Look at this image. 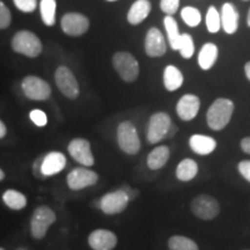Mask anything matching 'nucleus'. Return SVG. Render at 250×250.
<instances>
[{
  "label": "nucleus",
  "mask_w": 250,
  "mask_h": 250,
  "mask_svg": "<svg viewBox=\"0 0 250 250\" xmlns=\"http://www.w3.org/2000/svg\"><path fill=\"white\" fill-rule=\"evenodd\" d=\"M190 210L192 214L201 220L210 221L213 220L220 214V203L217 198L208 193H201L196 196L190 204Z\"/></svg>",
  "instance_id": "nucleus-3"
},
{
  "label": "nucleus",
  "mask_w": 250,
  "mask_h": 250,
  "mask_svg": "<svg viewBox=\"0 0 250 250\" xmlns=\"http://www.w3.org/2000/svg\"><path fill=\"white\" fill-rule=\"evenodd\" d=\"M179 132V126H177L176 124H171V126H170V129H169V132H168V134H167V139H171V138H174L175 136H176V133Z\"/></svg>",
  "instance_id": "nucleus-39"
},
{
  "label": "nucleus",
  "mask_w": 250,
  "mask_h": 250,
  "mask_svg": "<svg viewBox=\"0 0 250 250\" xmlns=\"http://www.w3.org/2000/svg\"><path fill=\"white\" fill-rule=\"evenodd\" d=\"M240 148L242 149L243 153L250 155V136L243 137L241 142H240Z\"/></svg>",
  "instance_id": "nucleus-37"
},
{
  "label": "nucleus",
  "mask_w": 250,
  "mask_h": 250,
  "mask_svg": "<svg viewBox=\"0 0 250 250\" xmlns=\"http://www.w3.org/2000/svg\"><path fill=\"white\" fill-rule=\"evenodd\" d=\"M145 52L151 58H160L167 52V42L159 28L152 27L146 33Z\"/></svg>",
  "instance_id": "nucleus-12"
},
{
  "label": "nucleus",
  "mask_w": 250,
  "mask_h": 250,
  "mask_svg": "<svg viewBox=\"0 0 250 250\" xmlns=\"http://www.w3.org/2000/svg\"><path fill=\"white\" fill-rule=\"evenodd\" d=\"M180 8V0H160V9L166 15L174 17Z\"/></svg>",
  "instance_id": "nucleus-32"
},
{
  "label": "nucleus",
  "mask_w": 250,
  "mask_h": 250,
  "mask_svg": "<svg viewBox=\"0 0 250 250\" xmlns=\"http://www.w3.org/2000/svg\"><path fill=\"white\" fill-rule=\"evenodd\" d=\"M221 18V28L227 35H234L239 29L240 14L236 9V6L233 2H225L221 6L220 11Z\"/></svg>",
  "instance_id": "nucleus-17"
},
{
  "label": "nucleus",
  "mask_w": 250,
  "mask_h": 250,
  "mask_svg": "<svg viewBox=\"0 0 250 250\" xmlns=\"http://www.w3.org/2000/svg\"><path fill=\"white\" fill-rule=\"evenodd\" d=\"M107 1H110L111 2V1H117V0H107Z\"/></svg>",
  "instance_id": "nucleus-44"
},
{
  "label": "nucleus",
  "mask_w": 250,
  "mask_h": 250,
  "mask_svg": "<svg viewBox=\"0 0 250 250\" xmlns=\"http://www.w3.org/2000/svg\"><path fill=\"white\" fill-rule=\"evenodd\" d=\"M167 245L169 250H199V247L195 240L183 235L170 236Z\"/></svg>",
  "instance_id": "nucleus-26"
},
{
  "label": "nucleus",
  "mask_w": 250,
  "mask_h": 250,
  "mask_svg": "<svg viewBox=\"0 0 250 250\" xmlns=\"http://www.w3.org/2000/svg\"><path fill=\"white\" fill-rule=\"evenodd\" d=\"M219 58V48L213 42H206L202 45L198 52V66L203 71H210Z\"/></svg>",
  "instance_id": "nucleus-20"
},
{
  "label": "nucleus",
  "mask_w": 250,
  "mask_h": 250,
  "mask_svg": "<svg viewBox=\"0 0 250 250\" xmlns=\"http://www.w3.org/2000/svg\"><path fill=\"white\" fill-rule=\"evenodd\" d=\"M243 70H245V76L248 81H250V61H248L245 64V67H243Z\"/></svg>",
  "instance_id": "nucleus-40"
},
{
  "label": "nucleus",
  "mask_w": 250,
  "mask_h": 250,
  "mask_svg": "<svg viewBox=\"0 0 250 250\" xmlns=\"http://www.w3.org/2000/svg\"><path fill=\"white\" fill-rule=\"evenodd\" d=\"M21 86L24 95L34 101H45L51 95V87L46 81L39 77H26Z\"/></svg>",
  "instance_id": "nucleus-9"
},
{
  "label": "nucleus",
  "mask_w": 250,
  "mask_h": 250,
  "mask_svg": "<svg viewBox=\"0 0 250 250\" xmlns=\"http://www.w3.org/2000/svg\"><path fill=\"white\" fill-rule=\"evenodd\" d=\"M195 42H193L192 36L189 33H183L181 37V42L179 45V50L181 57L184 59H191L192 56L195 55Z\"/></svg>",
  "instance_id": "nucleus-31"
},
{
  "label": "nucleus",
  "mask_w": 250,
  "mask_h": 250,
  "mask_svg": "<svg viewBox=\"0 0 250 250\" xmlns=\"http://www.w3.org/2000/svg\"><path fill=\"white\" fill-rule=\"evenodd\" d=\"M217 140L208 134L195 133L190 136L189 147L197 155H210L217 149Z\"/></svg>",
  "instance_id": "nucleus-18"
},
{
  "label": "nucleus",
  "mask_w": 250,
  "mask_h": 250,
  "mask_svg": "<svg viewBox=\"0 0 250 250\" xmlns=\"http://www.w3.org/2000/svg\"><path fill=\"white\" fill-rule=\"evenodd\" d=\"M199 167L196 160L190 158H186L180 161L177 165L176 170H175V176L181 182H190L192 181L198 174Z\"/></svg>",
  "instance_id": "nucleus-24"
},
{
  "label": "nucleus",
  "mask_w": 250,
  "mask_h": 250,
  "mask_svg": "<svg viewBox=\"0 0 250 250\" xmlns=\"http://www.w3.org/2000/svg\"><path fill=\"white\" fill-rule=\"evenodd\" d=\"M56 85L68 99H77L79 95V83L70 68L61 66L56 71Z\"/></svg>",
  "instance_id": "nucleus-11"
},
{
  "label": "nucleus",
  "mask_w": 250,
  "mask_h": 250,
  "mask_svg": "<svg viewBox=\"0 0 250 250\" xmlns=\"http://www.w3.org/2000/svg\"><path fill=\"white\" fill-rule=\"evenodd\" d=\"M170 158V149L166 145H159L153 148L147 155V167L151 170H160L167 165Z\"/></svg>",
  "instance_id": "nucleus-23"
},
{
  "label": "nucleus",
  "mask_w": 250,
  "mask_h": 250,
  "mask_svg": "<svg viewBox=\"0 0 250 250\" xmlns=\"http://www.w3.org/2000/svg\"><path fill=\"white\" fill-rule=\"evenodd\" d=\"M164 27L166 34H167L168 44H169L170 49L174 50V51H177L181 42V37H182V33L180 31L176 19L170 17V15H166L164 18Z\"/></svg>",
  "instance_id": "nucleus-25"
},
{
  "label": "nucleus",
  "mask_w": 250,
  "mask_h": 250,
  "mask_svg": "<svg viewBox=\"0 0 250 250\" xmlns=\"http://www.w3.org/2000/svg\"><path fill=\"white\" fill-rule=\"evenodd\" d=\"M2 201L12 210H21L27 205V198L17 190H7L2 195Z\"/></svg>",
  "instance_id": "nucleus-27"
},
{
  "label": "nucleus",
  "mask_w": 250,
  "mask_h": 250,
  "mask_svg": "<svg viewBox=\"0 0 250 250\" xmlns=\"http://www.w3.org/2000/svg\"><path fill=\"white\" fill-rule=\"evenodd\" d=\"M162 79H164L165 88L170 93L179 90L184 83V76L182 71L171 64L165 67Z\"/></svg>",
  "instance_id": "nucleus-22"
},
{
  "label": "nucleus",
  "mask_w": 250,
  "mask_h": 250,
  "mask_svg": "<svg viewBox=\"0 0 250 250\" xmlns=\"http://www.w3.org/2000/svg\"><path fill=\"white\" fill-rule=\"evenodd\" d=\"M112 65L125 83H133L139 76V62L130 52H116L112 57Z\"/></svg>",
  "instance_id": "nucleus-5"
},
{
  "label": "nucleus",
  "mask_w": 250,
  "mask_h": 250,
  "mask_svg": "<svg viewBox=\"0 0 250 250\" xmlns=\"http://www.w3.org/2000/svg\"><path fill=\"white\" fill-rule=\"evenodd\" d=\"M247 26L250 28V8L248 9V14H247Z\"/></svg>",
  "instance_id": "nucleus-42"
},
{
  "label": "nucleus",
  "mask_w": 250,
  "mask_h": 250,
  "mask_svg": "<svg viewBox=\"0 0 250 250\" xmlns=\"http://www.w3.org/2000/svg\"><path fill=\"white\" fill-rule=\"evenodd\" d=\"M11 12L6 7L4 2L0 0V29H5L11 24Z\"/></svg>",
  "instance_id": "nucleus-34"
},
{
  "label": "nucleus",
  "mask_w": 250,
  "mask_h": 250,
  "mask_svg": "<svg viewBox=\"0 0 250 250\" xmlns=\"http://www.w3.org/2000/svg\"><path fill=\"white\" fill-rule=\"evenodd\" d=\"M117 241L116 234L108 229H95L88 236V245L93 250H112Z\"/></svg>",
  "instance_id": "nucleus-16"
},
{
  "label": "nucleus",
  "mask_w": 250,
  "mask_h": 250,
  "mask_svg": "<svg viewBox=\"0 0 250 250\" xmlns=\"http://www.w3.org/2000/svg\"><path fill=\"white\" fill-rule=\"evenodd\" d=\"M29 117L31 122L40 127L45 126V125L48 124V117H46V114L44 111L40 110V109H34V110H31Z\"/></svg>",
  "instance_id": "nucleus-33"
},
{
  "label": "nucleus",
  "mask_w": 250,
  "mask_h": 250,
  "mask_svg": "<svg viewBox=\"0 0 250 250\" xmlns=\"http://www.w3.org/2000/svg\"><path fill=\"white\" fill-rule=\"evenodd\" d=\"M99 175L87 168H76L67 175V186L71 190H83L98 183Z\"/></svg>",
  "instance_id": "nucleus-13"
},
{
  "label": "nucleus",
  "mask_w": 250,
  "mask_h": 250,
  "mask_svg": "<svg viewBox=\"0 0 250 250\" xmlns=\"http://www.w3.org/2000/svg\"><path fill=\"white\" fill-rule=\"evenodd\" d=\"M5 179V174H4V171H2L1 169H0V181H2Z\"/></svg>",
  "instance_id": "nucleus-43"
},
{
  "label": "nucleus",
  "mask_w": 250,
  "mask_h": 250,
  "mask_svg": "<svg viewBox=\"0 0 250 250\" xmlns=\"http://www.w3.org/2000/svg\"><path fill=\"white\" fill-rule=\"evenodd\" d=\"M42 159L43 156L42 158L37 159V160L34 162V174H35L37 177L42 176V173H41V164H42Z\"/></svg>",
  "instance_id": "nucleus-38"
},
{
  "label": "nucleus",
  "mask_w": 250,
  "mask_h": 250,
  "mask_svg": "<svg viewBox=\"0 0 250 250\" xmlns=\"http://www.w3.org/2000/svg\"><path fill=\"white\" fill-rule=\"evenodd\" d=\"M6 132H7V130H6L5 124L0 121V139L4 138V137L6 136Z\"/></svg>",
  "instance_id": "nucleus-41"
},
{
  "label": "nucleus",
  "mask_w": 250,
  "mask_h": 250,
  "mask_svg": "<svg viewBox=\"0 0 250 250\" xmlns=\"http://www.w3.org/2000/svg\"><path fill=\"white\" fill-rule=\"evenodd\" d=\"M181 18H182L183 22L190 28L198 27L203 20L202 12L193 6H184L181 9Z\"/></svg>",
  "instance_id": "nucleus-28"
},
{
  "label": "nucleus",
  "mask_w": 250,
  "mask_h": 250,
  "mask_svg": "<svg viewBox=\"0 0 250 250\" xmlns=\"http://www.w3.org/2000/svg\"><path fill=\"white\" fill-rule=\"evenodd\" d=\"M68 153L72 158L80 165L86 167H92L94 165V155L90 148V143L83 138H76L68 144Z\"/></svg>",
  "instance_id": "nucleus-15"
},
{
  "label": "nucleus",
  "mask_w": 250,
  "mask_h": 250,
  "mask_svg": "<svg viewBox=\"0 0 250 250\" xmlns=\"http://www.w3.org/2000/svg\"><path fill=\"white\" fill-rule=\"evenodd\" d=\"M117 144L125 154L134 155L140 151L139 134L132 122L124 121L117 127Z\"/></svg>",
  "instance_id": "nucleus-4"
},
{
  "label": "nucleus",
  "mask_w": 250,
  "mask_h": 250,
  "mask_svg": "<svg viewBox=\"0 0 250 250\" xmlns=\"http://www.w3.org/2000/svg\"><path fill=\"white\" fill-rule=\"evenodd\" d=\"M12 48L18 54L34 58L42 52V43L35 34L28 30H22L15 34L12 40Z\"/></svg>",
  "instance_id": "nucleus-6"
},
{
  "label": "nucleus",
  "mask_w": 250,
  "mask_h": 250,
  "mask_svg": "<svg viewBox=\"0 0 250 250\" xmlns=\"http://www.w3.org/2000/svg\"><path fill=\"white\" fill-rule=\"evenodd\" d=\"M66 166V158L61 152H51L43 156L41 164V173L42 176H52L64 169Z\"/></svg>",
  "instance_id": "nucleus-19"
},
{
  "label": "nucleus",
  "mask_w": 250,
  "mask_h": 250,
  "mask_svg": "<svg viewBox=\"0 0 250 250\" xmlns=\"http://www.w3.org/2000/svg\"><path fill=\"white\" fill-rule=\"evenodd\" d=\"M56 221V214L48 206H40L34 212L30 221L31 235L35 239H43L48 233L49 227Z\"/></svg>",
  "instance_id": "nucleus-7"
},
{
  "label": "nucleus",
  "mask_w": 250,
  "mask_h": 250,
  "mask_svg": "<svg viewBox=\"0 0 250 250\" xmlns=\"http://www.w3.org/2000/svg\"><path fill=\"white\" fill-rule=\"evenodd\" d=\"M205 24L206 29L208 33L211 34H217L221 29V18H220V12L218 11L215 6H210L208 8L205 15Z\"/></svg>",
  "instance_id": "nucleus-30"
},
{
  "label": "nucleus",
  "mask_w": 250,
  "mask_h": 250,
  "mask_svg": "<svg viewBox=\"0 0 250 250\" xmlns=\"http://www.w3.org/2000/svg\"><path fill=\"white\" fill-rule=\"evenodd\" d=\"M14 5L20 9V11L26 12V13H31L36 8V0H13Z\"/></svg>",
  "instance_id": "nucleus-35"
},
{
  "label": "nucleus",
  "mask_w": 250,
  "mask_h": 250,
  "mask_svg": "<svg viewBox=\"0 0 250 250\" xmlns=\"http://www.w3.org/2000/svg\"><path fill=\"white\" fill-rule=\"evenodd\" d=\"M173 124L171 117L167 112L158 111L149 117L147 129H146V139L149 144L155 145L162 140L167 139V134Z\"/></svg>",
  "instance_id": "nucleus-2"
},
{
  "label": "nucleus",
  "mask_w": 250,
  "mask_h": 250,
  "mask_svg": "<svg viewBox=\"0 0 250 250\" xmlns=\"http://www.w3.org/2000/svg\"><path fill=\"white\" fill-rule=\"evenodd\" d=\"M152 11V4L149 0H136L127 12V22L132 26L140 24L146 20Z\"/></svg>",
  "instance_id": "nucleus-21"
},
{
  "label": "nucleus",
  "mask_w": 250,
  "mask_h": 250,
  "mask_svg": "<svg viewBox=\"0 0 250 250\" xmlns=\"http://www.w3.org/2000/svg\"><path fill=\"white\" fill-rule=\"evenodd\" d=\"M243 250H250V249H243Z\"/></svg>",
  "instance_id": "nucleus-47"
},
{
  "label": "nucleus",
  "mask_w": 250,
  "mask_h": 250,
  "mask_svg": "<svg viewBox=\"0 0 250 250\" xmlns=\"http://www.w3.org/2000/svg\"><path fill=\"white\" fill-rule=\"evenodd\" d=\"M242 1H250V0H242Z\"/></svg>",
  "instance_id": "nucleus-45"
},
{
  "label": "nucleus",
  "mask_w": 250,
  "mask_h": 250,
  "mask_svg": "<svg viewBox=\"0 0 250 250\" xmlns=\"http://www.w3.org/2000/svg\"><path fill=\"white\" fill-rule=\"evenodd\" d=\"M237 171L247 182L250 183V160H242L237 164Z\"/></svg>",
  "instance_id": "nucleus-36"
},
{
  "label": "nucleus",
  "mask_w": 250,
  "mask_h": 250,
  "mask_svg": "<svg viewBox=\"0 0 250 250\" xmlns=\"http://www.w3.org/2000/svg\"><path fill=\"white\" fill-rule=\"evenodd\" d=\"M201 109V99L195 94L187 93L180 98L175 105L177 116L183 122H191L198 116Z\"/></svg>",
  "instance_id": "nucleus-10"
},
{
  "label": "nucleus",
  "mask_w": 250,
  "mask_h": 250,
  "mask_svg": "<svg viewBox=\"0 0 250 250\" xmlns=\"http://www.w3.org/2000/svg\"><path fill=\"white\" fill-rule=\"evenodd\" d=\"M56 0H42L40 4V11L42 20L46 26L51 27L56 22Z\"/></svg>",
  "instance_id": "nucleus-29"
},
{
  "label": "nucleus",
  "mask_w": 250,
  "mask_h": 250,
  "mask_svg": "<svg viewBox=\"0 0 250 250\" xmlns=\"http://www.w3.org/2000/svg\"><path fill=\"white\" fill-rule=\"evenodd\" d=\"M235 104L227 98L215 99L206 111V123L212 131H223L232 120Z\"/></svg>",
  "instance_id": "nucleus-1"
},
{
  "label": "nucleus",
  "mask_w": 250,
  "mask_h": 250,
  "mask_svg": "<svg viewBox=\"0 0 250 250\" xmlns=\"http://www.w3.org/2000/svg\"><path fill=\"white\" fill-rule=\"evenodd\" d=\"M0 250H5V249H2V248H0Z\"/></svg>",
  "instance_id": "nucleus-46"
},
{
  "label": "nucleus",
  "mask_w": 250,
  "mask_h": 250,
  "mask_svg": "<svg viewBox=\"0 0 250 250\" xmlns=\"http://www.w3.org/2000/svg\"><path fill=\"white\" fill-rule=\"evenodd\" d=\"M130 198L123 189L105 193L99 201V208L103 213L108 215H115L122 213L127 208Z\"/></svg>",
  "instance_id": "nucleus-8"
},
{
  "label": "nucleus",
  "mask_w": 250,
  "mask_h": 250,
  "mask_svg": "<svg viewBox=\"0 0 250 250\" xmlns=\"http://www.w3.org/2000/svg\"><path fill=\"white\" fill-rule=\"evenodd\" d=\"M62 29L70 36H81L88 30L89 20L80 13H67L62 18Z\"/></svg>",
  "instance_id": "nucleus-14"
}]
</instances>
